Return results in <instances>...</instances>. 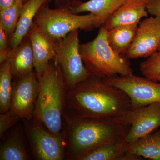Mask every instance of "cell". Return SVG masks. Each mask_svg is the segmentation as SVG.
I'll list each match as a JSON object with an SVG mask.
<instances>
[{
	"label": "cell",
	"instance_id": "cell-25",
	"mask_svg": "<svg viewBox=\"0 0 160 160\" xmlns=\"http://www.w3.org/2000/svg\"><path fill=\"white\" fill-rule=\"evenodd\" d=\"M8 47V36L2 26H0V62L7 60L9 51Z\"/></svg>",
	"mask_w": 160,
	"mask_h": 160
},
{
	"label": "cell",
	"instance_id": "cell-10",
	"mask_svg": "<svg viewBox=\"0 0 160 160\" xmlns=\"http://www.w3.org/2000/svg\"><path fill=\"white\" fill-rule=\"evenodd\" d=\"M131 128L125 138L131 142L156 131L160 127V103L134 108L124 115Z\"/></svg>",
	"mask_w": 160,
	"mask_h": 160
},
{
	"label": "cell",
	"instance_id": "cell-8",
	"mask_svg": "<svg viewBox=\"0 0 160 160\" xmlns=\"http://www.w3.org/2000/svg\"><path fill=\"white\" fill-rule=\"evenodd\" d=\"M39 123L36 121L29 128V139L35 156L40 160H64L66 145L62 134H53Z\"/></svg>",
	"mask_w": 160,
	"mask_h": 160
},
{
	"label": "cell",
	"instance_id": "cell-17",
	"mask_svg": "<svg viewBox=\"0 0 160 160\" xmlns=\"http://www.w3.org/2000/svg\"><path fill=\"white\" fill-rule=\"evenodd\" d=\"M125 152L153 160H160V129L127 143Z\"/></svg>",
	"mask_w": 160,
	"mask_h": 160
},
{
	"label": "cell",
	"instance_id": "cell-5",
	"mask_svg": "<svg viewBox=\"0 0 160 160\" xmlns=\"http://www.w3.org/2000/svg\"><path fill=\"white\" fill-rule=\"evenodd\" d=\"M46 5L38 12L33 25L53 42L63 38L74 30L89 31L102 26L100 19L92 13L79 15L72 13L68 8L51 9Z\"/></svg>",
	"mask_w": 160,
	"mask_h": 160
},
{
	"label": "cell",
	"instance_id": "cell-19",
	"mask_svg": "<svg viewBox=\"0 0 160 160\" xmlns=\"http://www.w3.org/2000/svg\"><path fill=\"white\" fill-rule=\"evenodd\" d=\"M125 139L103 144L92 149L78 160H120L125 153Z\"/></svg>",
	"mask_w": 160,
	"mask_h": 160
},
{
	"label": "cell",
	"instance_id": "cell-29",
	"mask_svg": "<svg viewBox=\"0 0 160 160\" xmlns=\"http://www.w3.org/2000/svg\"><path fill=\"white\" fill-rule=\"evenodd\" d=\"M158 51H160V44L159 46L158 49Z\"/></svg>",
	"mask_w": 160,
	"mask_h": 160
},
{
	"label": "cell",
	"instance_id": "cell-7",
	"mask_svg": "<svg viewBox=\"0 0 160 160\" xmlns=\"http://www.w3.org/2000/svg\"><path fill=\"white\" fill-rule=\"evenodd\" d=\"M106 84L122 89L128 96L133 109L160 103V83L132 74L103 79Z\"/></svg>",
	"mask_w": 160,
	"mask_h": 160
},
{
	"label": "cell",
	"instance_id": "cell-27",
	"mask_svg": "<svg viewBox=\"0 0 160 160\" xmlns=\"http://www.w3.org/2000/svg\"><path fill=\"white\" fill-rule=\"evenodd\" d=\"M16 0H0V11L13 5Z\"/></svg>",
	"mask_w": 160,
	"mask_h": 160
},
{
	"label": "cell",
	"instance_id": "cell-20",
	"mask_svg": "<svg viewBox=\"0 0 160 160\" xmlns=\"http://www.w3.org/2000/svg\"><path fill=\"white\" fill-rule=\"evenodd\" d=\"M29 159V153L20 131L12 133L1 146V160Z\"/></svg>",
	"mask_w": 160,
	"mask_h": 160
},
{
	"label": "cell",
	"instance_id": "cell-28",
	"mask_svg": "<svg viewBox=\"0 0 160 160\" xmlns=\"http://www.w3.org/2000/svg\"><path fill=\"white\" fill-rule=\"evenodd\" d=\"M153 81H155V82L159 81V82H160V75L158 76L157 77L155 78L153 80Z\"/></svg>",
	"mask_w": 160,
	"mask_h": 160
},
{
	"label": "cell",
	"instance_id": "cell-13",
	"mask_svg": "<svg viewBox=\"0 0 160 160\" xmlns=\"http://www.w3.org/2000/svg\"><path fill=\"white\" fill-rule=\"evenodd\" d=\"M149 0H126L102 26L107 30L123 25L139 24L140 20L148 17Z\"/></svg>",
	"mask_w": 160,
	"mask_h": 160
},
{
	"label": "cell",
	"instance_id": "cell-18",
	"mask_svg": "<svg viewBox=\"0 0 160 160\" xmlns=\"http://www.w3.org/2000/svg\"><path fill=\"white\" fill-rule=\"evenodd\" d=\"M139 24L116 26L107 30V41L116 52L126 55L133 41Z\"/></svg>",
	"mask_w": 160,
	"mask_h": 160
},
{
	"label": "cell",
	"instance_id": "cell-1",
	"mask_svg": "<svg viewBox=\"0 0 160 160\" xmlns=\"http://www.w3.org/2000/svg\"><path fill=\"white\" fill-rule=\"evenodd\" d=\"M66 108L73 115L90 118L122 116L133 109L125 92L92 75L67 90Z\"/></svg>",
	"mask_w": 160,
	"mask_h": 160
},
{
	"label": "cell",
	"instance_id": "cell-12",
	"mask_svg": "<svg viewBox=\"0 0 160 160\" xmlns=\"http://www.w3.org/2000/svg\"><path fill=\"white\" fill-rule=\"evenodd\" d=\"M33 57V65L38 77H40L56 56L55 42L49 39L34 25L29 31Z\"/></svg>",
	"mask_w": 160,
	"mask_h": 160
},
{
	"label": "cell",
	"instance_id": "cell-21",
	"mask_svg": "<svg viewBox=\"0 0 160 160\" xmlns=\"http://www.w3.org/2000/svg\"><path fill=\"white\" fill-rule=\"evenodd\" d=\"M11 66L7 60L1 64L0 68V110L1 113L11 109L13 86Z\"/></svg>",
	"mask_w": 160,
	"mask_h": 160
},
{
	"label": "cell",
	"instance_id": "cell-3",
	"mask_svg": "<svg viewBox=\"0 0 160 160\" xmlns=\"http://www.w3.org/2000/svg\"><path fill=\"white\" fill-rule=\"evenodd\" d=\"M38 79V91L34 111L38 122L55 135L62 134L66 108V87L59 66L54 62Z\"/></svg>",
	"mask_w": 160,
	"mask_h": 160
},
{
	"label": "cell",
	"instance_id": "cell-11",
	"mask_svg": "<svg viewBox=\"0 0 160 160\" xmlns=\"http://www.w3.org/2000/svg\"><path fill=\"white\" fill-rule=\"evenodd\" d=\"M38 86V76L33 71L18 78L13 86L10 109L20 118L31 117L37 99Z\"/></svg>",
	"mask_w": 160,
	"mask_h": 160
},
{
	"label": "cell",
	"instance_id": "cell-26",
	"mask_svg": "<svg viewBox=\"0 0 160 160\" xmlns=\"http://www.w3.org/2000/svg\"><path fill=\"white\" fill-rule=\"evenodd\" d=\"M147 11L152 16L160 18V0H149Z\"/></svg>",
	"mask_w": 160,
	"mask_h": 160
},
{
	"label": "cell",
	"instance_id": "cell-30",
	"mask_svg": "<svg viewBox=\"0 0 160 160\" xmlns=\"http://www.w3.org/2000/svg\"><path fill=\"white\" fill-rule=\"evenodd\" d=\"M23 2H24V3L26 2H27L28 0H23Z\"/></svg>",
	"mask_w": 160,
	"mask_h": 160
},
{
	"label": "cell",
	"instance_id": "cell-16",
	"mask_svg": "<svg viewBox=\"0 0 160 160\" xmlns=\"http://www.w3.org/2000/svg\"><path fill=\"white\" fill-rule=\"evenodd\" d=\"M7 60L11 66L12 75L17 78L33 71V53L29 38L16 48L9 49Z\"/></svg>",
	"mask_w": 160,
	"mask_h": 160
},
{
	"label": "cell",
	"instance_id": "cell-14",
	"mask_svg": "<svg viewBox=\"0 0 160 160\" xmlns=\"http://www.w3.org/2000/svg\"><path fill=\"white\" fill-rule=\"evenodd\" d=\"M50 0H28L23 4L15 30L11 37V49L16 48L29 34L34 20L41 7L48 4Z\"/></svg>",
	"mask_w": 160,
	"mask_h": 160
},
{
	"label": "cell",
	"instance_id": "cell-24",
	"mask_svg": "<svg viewBox=\"0 0 160 160\" xmlns=\"http://www.w3.org/2000/svg\"><path fill=\"white\" fill-rule=\"evenodd\" d=\"M20 118L11 109L0 115V137H2L7 130L18 122Z\"/></svg>",
	"mask_w": 160,
	"mask_h": 160
},
{
	"label": "cell",
	"instance_id": "cell-2",
	"mask_svg": "<svg viewBox=\"0 0 160 160\" xmlns=\"http://www.w3.org/2000/svg\"><path fill=\"white\" fill-rule=\"evenodd\" d=\"M67 156L78 160L90 151L106 143L124 139L131 128L125 116L90 118L68 113Z\"/></svg>",
	"mask_w": 160,
	"mask_h": 160
},
{
	"label": "cell",
	"instance_id": "cell-15",
	"mask_svg": "<svg viewBox=\"0 0 160 160\" xmlns=\"http://www.w3.org/2000/svg\"><path fill=\"white\" fill-rule=\"evenodd\" d=\"M126 1L89 0L85 2H82L78 1L72 3L68 9L75 14L89 12L90 13L97 16L100 19L102 26Z\"/></svg>",
	"mask_w": 160,
	"mask_h": 160
},
{
	"label": "cell",
	"instance_id": "cell-9",
	"mask_svg": "<svg viewBox=\"0 0 160 160\" xmlns=\"http://www.w3.org/2000/svg\"><path fill=\"white\" fill-rule=\"evenodd\" d=\"M160 44V18H146L139 24L126 56L129 59L149 58L158 51Z\"/></svg>",
	"mask_w": 160,
	"mask_h": 160
},
{
	"label": "cell",
	"instance_id": "cell-6",
	"mask_svg": "<svg viewBox=\"0 0 160 160\" xmlns=\"http://www.w3.org/2000/svg\"><path fill=\"white\" fill-rule=\"evenodd\" d=\"M80 45L79 30L72 32L55 42L56 56L53 61L61 69L67 91L92 75L83 62Z\"/></svg>",
	"mask_w": 160,
	"mask_h": 160
},
{
	"label": "cell",
	"instance_id": "cell-22",
	"mask_svg": "<svg viewBox=\"0 0 160 160\" xmlns=\"http://www.w3.org/2000/svg\"><path fill=\"white\" fill-rule=\"evenodd\" d=\"M24 3L23 0H16L13 5L0 11V26L8 37H11L15 30Z\"/></svg>",
	"mask_w": 160,
	"mask_h": 160
},
{
	"label": "cell",
	"instance_id": "cell-23",
	"mask_svg": "<svg viewBox=\"0 0 160 160\" xmlns=\"http://www.w3.org/2000/svg\"><path fill=\"white\" fill-rule=\"evenodd\" d=\"M140 70L145 77L152 80L160 75V52H157L141 63Z\"/></svg>",
	"mask_w": 160,
	"mask_h": 160
},
{
	"label": "cell",
	"instance_id": "cell-4",
	"mask_svg": "<svg viewBox=\"0 0 160 160\" xmlns=\"http://www.w3.org/2000/svg\"><path fill=\"white\" fill-rule=\"evenodd\" d=\"M107 32V29L101 26L94 39L80 44V52L86 68L92 75L102 79L133 74L129 59L112 49Z\"/></svg>",
	"mask_w": 160,
	"mask_h": 160
}]
</instances>
